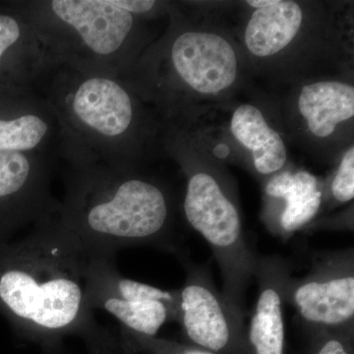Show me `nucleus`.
<instances>
[{"mask_svg": "<svg viewBox=\"0 0 354 354\" xmlns=\"http://www.w3.org/2000/svg\"><path fill=\"white\" fill-rule=\"evenodd\" d=\"M67 104L74 122L97 138H120L134 120L131 95L109 77L83 79L69 93Z\"/></svg>", "mask_w": 354, "mask_h": 354, "instance_id": "6e6552de", "label": "nucleus"}, {"mask_svg": "<svg viewBox=\"0 0 354 354\" xmlns=\"http://www.w3.org/2000/svg\"><path fill=\"white\" fill-rule=\"evenodd\" d=\"M88 256L44 221L21 241L0 239V314L26 337L57 339L99 333L86 297Z\"/></svg>", "mask_w": 354, "mask_h": 354, "instance_id": "f257e3e1", "label": "nucleus"}, {"mask_svg": "<svg viewBox=\"0 0 354 354\" xmlns=\"http://www.w3.org/2000/svg\"><path fill=\"white\" fill-rule=\"evenodd\" d=\"M232 132L235 138L251 151L256 171L271 176L285 167L288 152L283 139L266 121L260 109L242 104L232 114Z\"/></svg>", "mask_w": 354, "mask_h": 354, "instance_id": "dca6fc26", "label": "nucleus"}, {"mask_svg": "<svg viewBox=\"0 0 354 354\" xmlns=\"http://www.w3.org/2000/svg\"><path fill=\"white\" fill-rule=\"evenodd\" d=\"M265 193L271 201L283 205L267 225L270 232L285 239L311 223L323 204L320 183L307 171L279 172L268 180Z\"/></svg>", "mask_w": 354, "mask_h": 354, "instance_id": "f8f14e48", "label": "nucleus"}, {"mask_svg": "<svg viewBox=\"0 0 354 354\" xmlns=\"http://www.w3.org/2000/svg\"><path fill=\"white\" fill-rule=\"evenodd\" d=\"M24 36L22 21L12 12L0 11V78L13 76V57Z\"/></svg>", "mask_w": 354, "mask_h": 354, "instance_id": "f3484780", "label": "nucleus"}, {"mask_svg": "<svg viewBox=\"0 0 354 354\" xmlns=\"http://www.w3.org/2000/svg\"><path fill=\"white\" fill-rule=\"evenodd\" d=\"M291 277L290 266L277 256L258 257L255 277L259 286L246 341L253 354H283L286 341L283 304Z\"/></svg>", "mask_w": 354, "mask_h": 354, "instance_id": "9d476101", "label": "nucleus"}, {"mask_svg": "<svg viewBox=\"0 0 354 354\" xmlns=\"http://www.w3.org/2000/svg\"><path fill=\"white\" fill-rule=\"evenodd\" d=\"M46 176L31 155L0 151V239L35 218H46Z\"/></svg>", "mask_w": 354, "mask_h": 354, "instance_id": "1a4fd4ad", "label": "nucleus"}, {"mask_svg": "<svg viewBox=\"0 0 354 354\" xmlns=\"http://www.w3.org/2000/svg\"><path fill=\"white\" fill-rule=\"evenodd\" d=\"M179 257L186 270L179 288L178 323L184 334L197 348L216 354L241 348L246 339L243 310L216 288L206 267Z\"/></svg>", "mask_w": 354, "mask_h": 354, "instance_id": "423d86ee", "label": "nucleus"}, {"mask_svg": "<svg viewBox=\"0 0 354 354\" xmlns=\"http://www.w3.org/2000/svg\"><path fill=\"white\" fill-rule=\"evenodd\" d=\"M114 258L88 256L85 267L86 297L92 311L113 316L124 330L156 337L165 323L179 318V290L162 288L123 277Z\"/></svg>", "mask_w": 354, "mask_h": 354, "instance_id": "20e7f679", "label": "nucleus"}, {"mask_svg": "<svg viewBox=\"0 0 354 354\" xmlns=\"http://www.w3.org/2000/svg\"><path fill=\"white\" fill-rule=\"evenodd\" d=\"M278 1L279 0H248L246 3L249 6L255 7L256 10H257V9H263L266 7L274 6Z\"/></svg>", "mask_w": 354, "mask_h": 354, "instance_id": "4be33fe9", "label": "nucleus"}, {"mask_svg": "<svg viewBox=\"0 0 354 354\" xmlns=\"http://www.w3.org/2000/svg\"><path fill=\"white\" fill-rule=\"evenodd\" d=\"M333 200L339 204L351 201L354 197V148L342 158L330 185Z\"/></svg>", "mask_w": 354, "mask_h": 354, "instance_id": "a211bd4d", "label": "nucleus"}, {"mask_svg": "<svg viewBox=\"0 0 354 354\" xmlns=\"http://www.w3.org/2000/svg\"><path fill=\"white\" fill-rule=\"evenodd\" d=\"M315 335L314 354H351V339L353 332L319 330Z\"/></svg>", "mask_w": 354, "mask_h": 354, "instance_id": "6ab92c4d", "label": "nucleus"}, {"mask_svg": "<svg viewBox=\"0 0 354 354\" xmlns=\"http://www.w3.org/2000/svg\"><path fill=\"white\" fill-rule=\"evenodd\" d=\"M298 109L314 136L327 138L337 125L354 115V88L337 81L305 85L298 99Z\"/></svg>", "mask_w": 354, "mask_h": 354, "instance_id": "4468645a", "label": "nucleus"}, {"mask_svg": "<svg viewBox=\"0 0 354 354\" xmlns=\"http://www.w3.org/2000/svg\"><path fill=\"white\" fill-rule=\"evenodd\" d=\"M48 133V121L25 106L13 77L0 79V151L28 153Z\"/></svg>", "mask_w": 354, "mask_h": 354, "instance_id": "ddd939ff", "label": "nucleus"}, {"mask_svg": "<svg viewBox=\"0 0 354 354\" xmlns=\"http://www.w3.org/2000/svg\"><path fill=\"white\" fill-rule=\"evenodd\" d=\"M114 6L130 14L149 12L155 6L156 2L151 0H113Z\"/></svg>", "mask_w": 354, "mask_h": 354, "instance_id": "412c9836", "label": "nucleus"}, {"mask_svg": "<svg viewBox=\"0 0 354 354\" xmlns=\"http://www.w3.org/2000/svg\"><path fill=\"white\" fill-rule=\"evenodd\" d=\"M304 22V12L297 2L281 1L257 9L249 20L245 44L258 57H268L283 50L292 41Z\"/></svg>", "mask_w": 354, "mask_h": 354, "instance_id": "2eb2a0df", "label": "nucleus"}, {"mask_svg": "<svg viewBox=\"0 0 354 354\" xmlns=\"http://www.w3.org/2000/svg\"><path fill=\"white\" fill-rule=\"evenodd\" d=\"M172 66L191 90L216 95L234 85L239 60L234 46L220 35L186 32L171 46Z\"/></svg>", "mask_w": 354, "mask_h": 354, "instance_id": "0eeeda50", "label": "nucleus"}, {"mask_svg": "<svg viewBox=\"0 0 354 354\" xmlns=\"http://www.w3.org/2000/svg\"><path fill=\"white\" fill-rule=\"evenodd\" d=\"M125 332L131 335L140 344L146 346L156 354H216L212 351H206L200 348H191V346H183L174 342L164 341V339H157L156 337H144L133 334V333Z\"/></svg>", "mask_w": 354, "mask_h": 354, "instance_id": "aec40b11", "label": "nucleus"}, {"mask_svg": "<svg viewBox=\"0 0 354 354\" xmlns=\"http://www.w3.org/2000/svg\"><path fill=\"white\" fill-rule=\"evenodd\" d=\"M186 220L202 235L218 262L223 295L243 310L245 291L255 277L258 257L244 236L241 212L225 184L209 172H192L183 202Z\"/></svg>", "mask_w": 354, "mask_h": 354, "instance_id": "7ed1b4c3", "label": "nucleus"}, {"mask_svg": "<svg viewBox=\"0 0 354 354\" xmlns=\"http://www.w3.org/2000/svg\"><path fill=\"white\" fill-rule=\"evenodd\" d=\"M57 223L87 256L114 258L121 249L156 246L177 252L169 198L148 179L88 174L77 179Z\"/></svg>", "mask_w": 354, "mask_h": 354, "instance_id": "f03ea898", "label": "nucleus"}, {"mask_svg": "<svg viewBox=\"0 0 354 354\" xmlns=\"http://www.w3.org/2000/svg\"><path fill=\"white\" fill-rule=\"evenodd\" d=\"M50 7L88 50L101 57L120 50L134 24L132 14L114 6L113 0H55Z\"/></svg>", "mask_w": 354, "mask_h": 354, "instance_id": "9b49d317", "label": "nucleus"}, {"mask_svg": "<svg viewBox=\"0 0 354 354\" xmlns=\"http://www.w3.org/2000/svg\"><path fill=\"white\" fill-rule=\"evenodd\" d=\"M286 302L310 332H353L354 250L317 253L302 278H290Z\"/></svg>", "mask_w": 354, "mask_h": 354, "instance_id": "39448f33", "label": "nucleus"}]
</instances>
